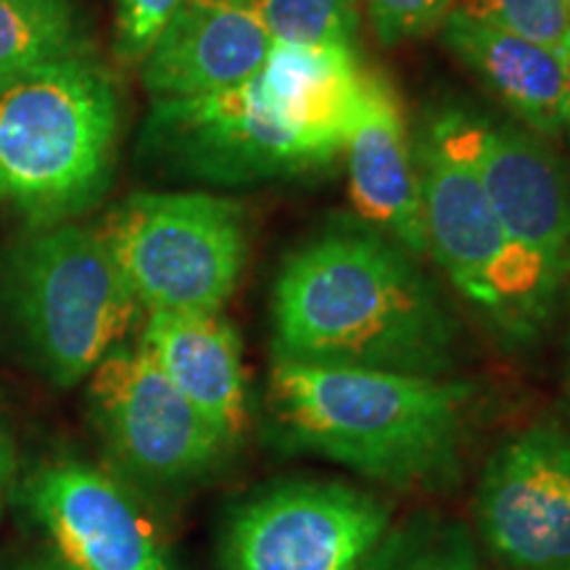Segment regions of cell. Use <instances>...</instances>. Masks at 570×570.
<instances>
[{
	"label": "cell",
	"instance_id": "7",
	"mask_svg": "<svg viewBox=\"0 0 570 570\" xmlns=\"http://www.w3.org/2000/svg\"><path fill=\"white\" fill-rule=\"evenodd\" d=\"M391 529V508L341 481H283L233 512L225 570H360Z\"/></svg>",
	"mask_w": 570,
	"mask_h": 570
},
{
	"label": "cell",
	"instance_id": "21",
	"mask_svg": "<svg viewBox=\"0 0 570 570\" xmlns=\"http://www.w3.org/2000/svg\"><path fill=\"white\" fill-rule=\"evenodd\" d=\"M454 9L562 51L570 35V0H454Z\"/></svg>",
	"mask_w": 570,
	"mask_h": 570
},
{
	"label": "cell",
	"instance_id": "16",
	"mask_svg": "<svg viewBox=\"0 0 570 570\" xmlns=\"http://www.w3.org/2000/svg\"><path fill=\"white\" fill-rule=\"evenodd\" d=\"M173 386L233 444L252 420L235 327L219 312H148L138 344Z\"/></svg>",
	"mask_w": 570,
	"mask_h": 570
},
{
	"label": "cell",
	"instance_id": "2",
	"mask_svg": "<svg viewBox=\"0 0 570 570\" xmlns=\"http://www.w3.org/2000/svg\"><path fill=\"white\" fill-rule=\"evenodd\" d=\"M473 389L391 370L275 360L269 410L298 452L402 491H446L462 475Z\"/></svg>",
	"mask_w": 570,
	"mask_h": 570
},
{
	"label": "cell",
	"instance_id": "4",
	"mask_svg": "<svg viewBox=\"0 0 570 570\" xmlns=\"http://www.w3.org/2000/svg\"><path fill=\"white\" fill-rule=\"evenodd\" d=\"M0 296L21 344L59 386H75L125 344L138 296L88 227L42 225L6 256Z\"/></svg>",
	"mask_w": 570,
	"mask_h": 570
},
{
	"label": "cell",
	"instance_id": "19",
	"mask_svg": "<svg viewBox=\"0 0 570 570\" xmlns=\"http://www.w3.org/2000/svg\"><path fill=\"white\" fill-rule=\"evenodd\" d=\"M360 570H479V552L458 520L420 515L389 529Z\"/></svg>",
	"mask_w": 570,
	"mask_h": 570
},
{
	"label": "cell",
	"instance_id": "22",
	"mask_svg": "<svg viewBox=\"0 0 570 570\" xmlns=\"http://www.w3.org/2000/svg\"><path fill=\"white\" fill-rule=\"evenodd\" d=\"M365 6L377 38L394 46L439 30L452 13L454 0H365Z\"/></svg>",
	"mask_w": 570,
	"mask_h": 570
},
{
	"label": "cell",
	"instance_id": "18",
	"mask_svg": "<svg viewBox=\"0 0 570 570\" xmlns=\"http://www.w3.org/2000/svg\"><path fill=\"white\" fill-rule=\"evenodd\" d=\"M88 51L69 0H0V77Z\"/></svg>",
	"mask_w": 570,
	"mask_h": 570
},
{
	"label": "cell",
	"instance_id": "24",
	"mask_svg": "<svg viewBox=\"0 0 570 570\" xmlns=\"http://www.w3.org/2000/svg\"><path fill=\"white\" fill-rule=\"evenodd\" d=\"M13 470H17V458H13V441L3 417H0V518L6 512V499H9Z\"/></svg>",
	"mask_w": 570,
	"mask_h": 570
},
{
	"label": "cell",
	"instance_id": "1",
	"mask_svg": "<svg viewBox=\"0 0 570 570\" xmlns=\"http://www.w3.org/2000/svg\"><path fill=\"white\" fill-rule=\"evenodd\" d=\"M275 360L446 377L460 323L417 256L375 227L336 225L283 262L273 288Z\"/></svg>",
	"mask_w": 570,
	"mask_h": 570
},
{
	"label": "cell",
	"instance_id": "12",
	"mask_svg": "<svg viewBox=\"0 0 570 570\" xmlns=\"http://www.w3.org/2000/svg\"><path fill=\"white\" fill-rule=\"evenodd\" d=\"M27 504L63 570H175L154 523L101 470L56 460L27 481Z\"/></svg>",
	"mask_w": 570,
	"mask_h": 570
},
{
	"label": "cell",
	"instance_id": "17",
	"mask_svg": "<svg viewBox=\"0 0 570 570\" xmlns=\"http://www.w3.org/2000/svg\"><path fill=\"white\" fill-rule=\"evenodd\" d=\"M441 30L449 51L465 61L531 132L544 138L570 132V75L562 51L460 9H452Z\"/></svg>",
	"mask_w": 570,
	"mask_h": 570
},
{
	"label": "cell",
	"instance_id": "26",
	"mask_svg": "<svg viewBox=\"0 0 570 570\" xmlns=\"http://www.w3.org/2000/svg\"><path fill=\"white\" fill-rule=\"evenodd\" d=\"M562 59H566V67H568V75H570V35H568L566 46H562Z\"/></svg>",
	"mask_w": 570,
	"mask_h": 570
},
{
	"label": "cell",
	"instance_id": "15",
	"mask_svg": "<svg viewBox=\"0 0 570 570\" xmlns=\"http://www.w3.org/2000/svg\"><path fill=\"white\" fill-rule=\"evenodd\" d=\"M254 82L269 114L323 167L344 151L365 82V67L352 48L273 42Z\"/></svg>",
	"mask_w": 570,
	"mask_h": 570
},
{
	"label": "cell",
	"instance_id": "11",
	"mask_svg": "<svg viewBox=\"0 0 570 570\" xmlns=\"http://www.w3.org/2000/svg\"><path fill=\"white\" fill-rule=\"evenodd\" d=\"M479 531L512 570H570V433L533 423L512 433L487 460Z\"/></svg>",
	"mask_w": 570,
	"mask_h": 570
},
{
	"label": "cell",
	"instance_id": "9",
	"mask_svg": "<svg viewBox=\"0 0 570 570\" xmlns=\"http://www.w3.org/2000/svg\"><path fill=\"white\" fill-rule=\"evenodd\" d=\"M140 151L169 173L214 185L277 180L323 167L269 114L254 77L238 88L154 101Z\"/></svg>",
	"mask_w": 570,
	"mask_h": 570
},
{
	"label": "cell",
	"instance_id": "23",
	"mask_svg": "<svg viewBox=\"0 0 570 570\" xmlns=\"http://www.w3.org/2000/svg\"><path fill=\"white\" fill-rule=\"evenodd\" d=\"M185 0H117V53L142 61Z\"/></svg>",
	"mask_w": 570,
	"mask_h": 570
},
{
	"label": "cell",
	"instance_id": "3",
	"mask_svg": "<svg viewBox=\"0 0 570 570\" xmlns=\"http://www.w3.org/2000/svg\"><path fill=\"white\" fill-rule=\"evenodd\" d=\"M117 88L88 51L0 77V204L38 225L88 209L114 175Z\"/></svg>",
	"mask_w": 570,
	"mask_h": 570
},
{
	"label": "cell",
	"instance_id": "25",
	"mask_svg": "<svg viewBox=\"0 0 570 570\" xmlns=\"http://www.w3.org/2000/svg\"><path fill=\"white\" fill-rule=\"evenodd\" d=\"M562 394H566V404L570 410V331L566 338V367H562Z\"/></svg>",
	"mask_w": 570,
	"mask_h": 570
},
{
	"label": "cell",
	"instance_id": "14",
	"mask_svg": "<svg viewBox=\"0 0 570 570\" xmlns=\"http://www.w3.org/2000/svg\"><path fill=\"white\" fill-rule=\"evenodd\" d=\"M344 151L352 202L362 219L417 259L428 256L415 151L396 92L375 71L365 69L360 111Z\"/></svg>",
	"mask_w": 570,
	"mask_h": 570
},
{
	"label": "cell",
	"instance_id": "20",
	"mask_svg": "<svg viewBox=\"0 0 570 570\" xmlns=\"http://www.w3.org/2000/svg\"><path fill=\"white\" fill-rule=\"evenodd\" d=\"M273 42L354 46L360 0H259Z\"/></svg>",
	"mask_w": 570,
	"mask_h": 570
},
{
	"label": "cell",
	"instance_id": "10",
	"mask_svg": "<svg viewBox=\"0 0 570 570\" xmlns=\"http://www.w3.org/2000/svg\"><path fill=\"white\" fill-rule=\"evenodd\" d=\"M460 156L518 246L570 277V169L537 132L446 109L425 127Z\"/></svg>",
	"mask_w": 570,
	"mask_h": 570
},
{
	"label": "cell",
	"instance_id": "6",
	"mask_svg": "<svg viewBox=\"0 0 570 570\" xmlns=\"http://www.w3.org/2000/svg\"><path fill=\"white\" fill-rule=\"evenodd\" d=\"M101 235L148 312H219L248 259L244 209L212 194L127 196Z\"/></svg>",
	"mask_w": 570,
	"mask_h": 570
},
{
	"label": "cell",
	"instance_id": "13",
	"mask_svg": "<svg viewBox=\"0 0 570 570\" xmlns=\"http://www.w3.org/2000/svg\"><path fill=\"white\" fill-rule=\"evenodd\" d=\"M269 48L259 0H185L142 59V85L154 101L238 88Z\"/></svg>",
	"mask_w": 570,
	"mask_h": 570
},
{
	"label": "cell",
	"instance_id": "5",
	"mask_svg": "<svg viewBox=\"0 0 570 570\" xmlns=\"http://www.w3.org/2000/svg\"><path fill=\"white\" fill-rule=\"evenodd\" d=\"M428 256L494 331L533 341L558 309L566 281L504 230L487 190L460 156L423 130L415 142Z\"/></svg>",
	"mask_w": 570,
	"mask_h": 570
},
{
	"label": "cell",
	"instance_id": "27",
	"mask_svg": "<svg viewBox=\"0 0 570 570\" xmlns=\"http://www.w3.org/2000/svg\"><path fill=\"white\" fill-rule=\"evenodd\" d=\"M21 570H63V566L61 568H21Z\"/></svg>",
	"mask_w": 570,
	"mask_h": 570
},
{
	"label": "cell",
	"instance_id": "8",
	"mask_svg": "<svg viewBox=\"0 0 570 570\" xmlns=\"http://www.w3.org/2000/svg\"><path fill=\"white\" fill-rule=\"evenodd\" d=\"M90 377L96 428L127 473L151 487L209 475L233 441L173 386L140 346H117Z\"/></svg>",
	"mask_w": 570,
	"mask_h": 570
}]
</instances>
